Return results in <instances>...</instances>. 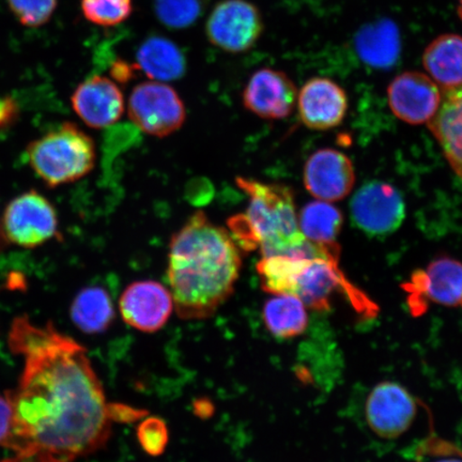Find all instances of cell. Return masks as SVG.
Listing matches in <instances>:
<instances>
[{
	"instance_id": "1",
	"label": "cell",
	"mask_w": 462,
	"mask_h": 462,
	"mask_svg": "<svg viewBox=\"0 0 462 462\" xmlns=\"http://www.w3.org/2000/svg\"><path fill=\"white\" fill-rule=\"evenodd\" d=\"M9 346L24 367L19 386L5 394L13 423L0 462H73L106 447L118 404L108 403L84 346L25 316L14 320Z\"/></svg>"
},
{
	"instance_id": "2",
	"label": "cell",
	"mask_w": 462,
	"mask_h": 462,
	"mask_svg": "<svg viewBox=\"0 0 462 462\" xmlns=\"http://www.w3.org/2000/svg\"><path fill=\"white\" fill-rule=\"evenodd\" d=\"M242 256L228 231L202 211L171 236L167 279L179 318L209 319L228 301L240 277Z\"/></svg>"
},
{
	"instance_id": "3",
	"label": "cell",
	"mask_w": 462,
	"mask_h": 462,
	"mask_svg": "<svg viewBox=\"0 0 462 462\" xmlns=\"http://www.w3.org/2000/svg\"><path fill=\"white\" fill-rule=\"evenodd\" d=\"M236 182L250 199L245 215L255 231L263 257L339 259L338 244L318 245L305 238L291 189L245 177Z\"/></svg>"
},
{
	"instance_id": "4",
	"label": "cell",
	"mask_w": 462,
	"mask_h": 462,
	"mask_svg": "<svg viewBox=\"0 0 462 462\" xmlns=\"http://www.w3.org/2000/svg\"><path fill=\"white\" fill-rule=\"evenodd\" d=\"M26 159L46 186L56 188L78 181L94 170L96 144L78 125L65 123L29 143Z\"/></svg>"
},
{
	"instance_id": "5",
	"label": "cell",
	"mask_w": 462,
	"mask_h": 462,
	"mask_svg": "<svg viewBox=\"0 0 462 462\" xmlns=\"http://www.w3.org/2000/svg\"><path fill=\"white\" fill-rule=\"evenodd\" d=\"M55 207L37 190H28L11 200L4 211L0 230L5 241L36 248L60 236Z\"/></svg>"
},
{
	"instance_id": "6",
	"label": "cell",
	"mask_w": 462,
	"mask_h": 462,
	"mask_svg": "<svg viewBox=\"0 0 462 462\" xmlns=\"http://www.w3.org/2000/svg\"><path fill=\"white\" fill-rule=\"evenodd\" d=\"M132 123L148 135L163 138L181 128L187 109L172 87L161 82H144L132 90L129 99Z\"/></svg>"
},
{
	"instance_id": "7",
	"label": "cell",
	"mask_w": 462,
	"mask_h": 462,
	"mask_svg": "<svg viewBox=\"0 0 462 462\" xmlns=\"http://www.w3.org/2000/svg\"><path fill=\"white\" fill-rule=\"evenodd\" d=\"M263 32V15L247 0H223L208 17V40L227 53L250 51Z\"/></svg>"
},
{
	"instance_id": "8",
	"label": "cell",
	"mask_w": 462,
	"mask_h": 462,
	"mask_svg": "<svg viewBox=\"0 0 462 462\" xmlns=\"http://www.w3.org/2000/svg\"><path fill=\"white\" fill-rule=\"evenodd\" d=\"M352 222L369 236H386L402 226L406 204L400 190L383 181L364 184L350 202Z\"/></svg>"
},
{
	"instance_id": "9",
	"label": "cell",
	"mask_w": 462,
	"mask_h": 462,
	"mask_svg": "<svg viewBox=\"0 0 462 462\" xmlns=\"http://www.w3.org/2000/svg\"><path fill=\"white\" fill-rule=\"evenodd\" d=\"M404 287L410 310L415 316L424 314L430 303L462 309V263L439 257L425 270L415 271Z\"/></svg>"
},
{
	"instance_id": "10",
	"label": "cell",
	"mask_w": 462,
	"mask_h": 462,
	"mask_svg": "<svg viewBox=\"0 0 462 462\" xmlns=\"http://www.w3.org/2000/svg\"><path fill=\"white\" fill-rule=\"evenodd\" d=\"M418 411L419 402L394 381H383L374 385L365 402L369 429L385 440H395L411 429Z\"/></svg>"
},
{
	"instance_id": "11",
	"label": "cell",
	"mask_w": 462,
	"mask_h": 462,
	"mask_svg": "<svg viewBox=\"0 0 462 462\" xmlns=\"http://www.w3.org/2000/svg\"><path fill=\"white\" fill-rule=\"evenodd\" d=\"M119 310L126 325L143 333H155L170 320L175 305L171 292L161 282L138 281L121 294Z\"/></svg>"
},
{
	"instance_id": "12",
	"label": "cell",
	"mask_w": 462,
	"mask_h": 462,
	"mask_svg": "<svg viewBox=\"0 0 462 462\" xmlns=\"http://www.w3.org/2000/svg\"><path fill=\"white\" fill-rule=\"evenodd\" d=\"M392 112L410 125L429 124L442 102V91L424 73L403 72L392 80L388 88Z\"/></svg>"
},
{
	"instance_id": "13",
	"label": "cell",
	"mask_w": 462,
	"mask_h": 462,
	"mask_svg": "<svg viewBox=\"0 0 462 462\" xmlns=\"http://www.w3.org/2000/svg\"><path fill=\"white\" fill-rule=\"evenodd\" d=\"M242 97L247 111L263 119L279 120L292 113L298 92L285 72L263 68L252 75Z\"/></svg>"
},
{
	"instance_id": "14",
	"label": "cell",
	"mask_w": 462,
	"mask_h": 462,
	"mask_svg": "<svg viewBox=\"0 0 462 462\" xmlns=\"http://www.w3.org/2000/svg\"><path fill=\"white\" fill-rule=\"evenodd\" d=\"M355 183L354 165L338 150H318L306 162L305 188L317 199L328 202L342 200L350 194Z\"/></svg>"
},
{
	"instance_id": "15",
	"label": "cell",
	"mask_w": 462,
	"mask_h": 462,
	"mask_svg": "<svg viewBox=\"0 0 462 462\" xmlns=\"http://www.w3.org/2000/svg\"><path fill=\"white\" fill-rule=\"evenodd\" d=\"M72 107L92 129H106L117 123L125 112V97L111 79L95 75L74 90Z\"/></svg>"
},
{
	"instance_id": "16",
	"label": "cell",
	"mask_w": 462,
	"mask_h": 462,
	"mask_svg": "<svg viewBox=\"0 0 462 462\" xmlns=\"http://www.w3.org/2000/svg\"><path fill=\"white\" fill-rule=\"evenodd\" d=\"M300 118L311 130H330L343 123L348 97L345 90L332 79H310L298 97Z\"/></svg>"
},
{
	"instance_id": "17",
	"label": "cell",
	"mask_w": 462,
	"mask_h": 462,
	"mask_svg": "<svg viewBox=\"0 0 462 462\" xmlns=\"http://www.w3.org/2000/svg\"><path fill=\"white\" fill-rule=\"evenodd\" d=\"M429 128L450 167L462 179V86L443 90L441 106Z\"/></svg>"
},
{
	"instance_id": "18",
	"label": "cell",
	"mask_w": 462,
	"mask_h": 462,
	"mask_svg": "<svg viewBox=\"0 0 462 462\" xmlns=\"http://www.w3.org/2000/svg\"><path fill=\"white\" fill-rule=\"evenodd\" d=\"M137 69L155 82H175L186 75L187 58L172 40L158 36L144 39L136 53Z\"/></svg>"
},
{
	"instance_id": "19",
	"label": "cell",
	"mask_w": 462,
	"mask_h": 462,
	"mask_svg": "<svg viewBox=\"0 0 462 462\" xmlns=\"http://www.w3.org/2000/svg\"><path fill=\"white\" fill-rule=\"evenodd\" d=\"M429 77L443 90L462 86V37L444 33L432 40L423 55Z\"/></svg>"
},
{
	"instance_id": "20",
	"label": "cell",
	"mask_w": 462,
	"mask_h": 462,
	"mask_svg": "<svg viewBox=\"0 0 462 462\" xmlns=\"http://www.w3.org/2000/svg\"><path fill=\"white\" fill-rule=\"evenodd\" d=\"M70 315L74 325L84 333L106 332L115 320L112 298L102 287H86L75 297Z\"/></svg>"
},
{
	"instance_id": "21",
	"label": "cell",
	"mask_w": 462,
	"mask_h": 462,
	"mask_svg": "<svg viewBox=\"0 0 462 462\" xmlns=\"http://www.w3.org/2000/svg\"><path fill=\"white\" fill-rule=\"evenodd\" d=\"M263 318L267 330L277 338L291 339L302 335L309 327L308 308L293 296H273L264 303Z\"/></svg>"
},
{
	"instance_id": "22",
	"label": "cell",
	"mask_w": 462,
	"mask_h": 462,
	"mask_svg": "<svg viewBox=\"0 0 462 462\" xmlns=\"http://www.w3.org/2000/svg\"><path fill=\"white\" fill-rule=\"evenodd\" d=\"M361 60L368 66L389 69L401 53L400 33L390 21H383L363 29L356 42Z\"/></svg>"
},
{
	"instance_id": "23",
	"label": "cell",
	"mask_w": 462,
	"mask_h": 462,
	"mask_svg": "<svg viewBox=\"0 0 462 462\" xmlns=\"http://www.w3.org/2000/svg\"><path fill=\"white\" fill-rule=\"evenodd\" d=\"M298 219L300 230L309 241L318 245L337 244L343 215L330 202L319 199L310 202L303 207Z\"/></svg>"
},
{
	"instance_id": "24",
	"label": "cell",
	"mask_w": 462,
	"mask_h": 462,
	"mask_svg": "<svg viewBox=\"0 0 462 462\" xmlns=\"http://www.w3.org/2000/svg\"><path fill=\"white\" fill-rule=\"evenodd\" d=\"M154 14L165 27L180 31L195 24L206 0H152Z\"/></svg>"
},
{
	"instance_id": "25",
	"label": "cell",
	"mask_w": 462,
	"mask_h": 462,
	"mask_svg": "<svg viewBox=\"0 0 462 462\" xmlns=\"http://www.w3.org/2000/svg\"><path fill=\"white\" fill-rule=\"evenodd\" d=\"M82 11L87 20L99 26H116L128 20L132 0H82Z\"/></svg>"
},
{
	"instance_id": "26",
	"label": "cell",
	"mask_w": 462,
	"mask_h": 462,
	"mask_svg": "<svg viewBox=\"0 0 462 462\" xmlns=\"http://www.w3.org/2000/svg\"><path fill=\"white\" fill-rule=\"evenodd\" d=\"M413 457L414 462H462V448L431 432L415 448Z\"/></svg>"
},
{
	"instance_id": "27",
	"label": "cell",
	"mask_w": 462,
	"mask_h": 462,
	"mask_svg": "<svg viewBox=\"0 0 462 462\" xmlns=\"http://www.w3.org/2000/svg\"><path fill=\"white\" fill-rule=\"evenodd\" d=\"M9 7L22 25L39 27L55 13L57 0H8Z\"/></svg>"
},
{
	"instance_id": "28",
	"label": "cell",
	"mask_w": 462,
	"mask_h": 462,
	"mask_svg": "<svg viewBox=\"0 0 462 462\" xmlns=\"http://www.w3.org/2000/svg\"><path fill=\"white\" fill-rule=\"evenodd\" d=\"M137 439L146 454L157 457L165 452L170 433L163 420L152 417L144 419L138 425Z\"/></svg>"
},
{
	"instance_id": "29",
	"label": "cell",
	"mask_w": 462,
	"mask_h": 462,
	"mask_svg": "<svg viewBox=\"0 0 462 462\" xmlns=\"http://www.w3.org/2000/svg\"><path fill=\"white\" fill-rule=\"evenodd\" d=\"M230 235L241 250L251 252L259 247V241L245 215H238L228 219Z\"/></svg>"
},
{
	"instance_id": "30",
	"label": "cell",
	"mask_w": 462,
	"mask_h": 462,
	"mask_svg": "<svg viewBox=\"0 0 462 462\" xmlns=\"http://www.w3.org/2000/svg\"><path fill=\"white\" fill-rule=\"evenodd\" d=\"M19 104L9 96H0V130L8 129L19 118Z\"/></svg>"
},
{
	"instance_id": "31",
	"label": "cell",
	"mask_w": 462,
	"mask_h": 462,
	"mask_svg": "<svg viewBox=\"0 0 462 462\" xmlns=\"http://www.w3.org/2000/svg\"><path fill=\"white\" fill-rule=\"evenodd\" d=\"M13 423V407L7 396H0V447H5Z\"/></svg>"
},
{
	"instance_id": "32",
	"label": "cell",
	"mask_w": 462,
	"mask_h": 462,
	"mask_svg": "<svg viewBox=\"0 0 462 462\" xmlns=\"http://www.w3.org/2000/svg\"><path fill=\"white\" fill-rule=\"evenodd\" d=\"M112 74L114 79H117L120 83L128 82V80L133 77V69L125 61L116 62Z\"/></svg>"
},
{
	"instance_id": "33",
	"label": "cell",
	"mask_w": 462,
	"mask_h": 462,
	"mask_svg": "<svg viewBox=\"0 0 462 462\" xmlns=\"http://www.w3.org/2000/svg\"><path fill=\"white\" fill-rule=\"evenodd\" d=\"M458 15L462 21V0H458Z\"/></svg>"
},
{
	"instance_id": "34",
	"label": "cell",
	"mask_w": 462,
	"mask_h": 462,
	"mask_svg": "<svg viewBox=\"0 0 462 462\" xmlns=\"http://www.w3.org/2000/svg\"><path fill=\"white\" fill-rule=\"evenodd\" d=\"M5 239H4V236H3V234H2V230H0V250H2V248H4V245H5Z\"/></svg>"
}]
</instances>
